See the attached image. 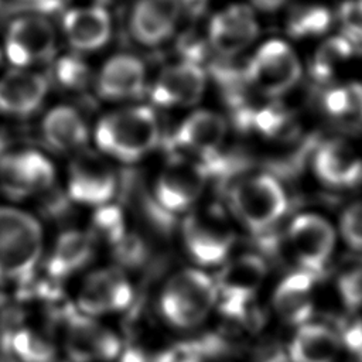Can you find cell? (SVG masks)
Masks as SVG:
<instances>
[{
	"mask_svg": "<svg viewBox=\"0 0 362 362\" xmlns=\"http://www.w3.org/2000/svg\"><path fill=\"white\" fill-rule=\"evenodd\" d=\"M92 136L99 153L106 158L133 164L156 148L160 124L151 107L126 106L102 116Z\"/></svg>",
	"mask_w": 362,
	"mask_h": 362,
	"instance_id": "obj_1",
	"label": "cell"
},
{
	"mask_svg": "<svg viewBox=\"0 0 362 362\" xmlns=\"http://www.w3.org/2000/svg\"><path fill=\"white\" fill-rule=\"evenodd\" d=\"M216 301V283L198 267L173 273L158 294L161 317L177 329H192L201 325Z\"/></svg>",
	"mask_w": 362,
	"mask_h": 362,
	"instance_id": "obj_2",
	"label": "cell"
},
{
	"mask_svg": "<svg viewBox=\"0 0 362 362\" xmlns=\"http://www.w3.org/2000/svg\"><path fill=\"white\" fill-rule=\"evenodd\" d=\"M44 255V232L30 212L0 205V279L18 280L34 272Z\"/></svg>",
	"mask_w": 362,
	"mask_h": 362,
	"instance_id": "obj_3",
	"label": "cell"
},
{
	"mask_svg": "<svg viewBox=\"0 0 362 362\" xmlns=\"http://www.w3.org/2000/svg\"><path fill=\"white\" fill-rule=\"evenodd\" d=\"M206 180L208 171L201 161L177 153L168 157L154 175V202L167 214L189 212L199 199Z\"/></svg>",
	"mask_w": 362,
	"mask_h": 362,
	"instance_id": "obj_4",
	"label": "cell"
},
{
	"mask_svg": "<svg viewBox=\"0 0 362 362\" xmlns=\"http://www.w3.org/2000/svg\"><path fill=\"white\" fill-rule=\"evenodd\" d=\"M79 314L103 320L123 313L134 298L130 276L119 266H100L89 270L76 288Z\"/></svg>",
	"mask_w": 362,
	"mask_h": 362,
	"instance_id": "obj_5",
	"label": "cell"
},
{
	"mask_svg": "<svg viewBox=\"0 0 362 362\" xmlns=\"http://www.w3.org/2000/svg\"><path fill=\"white\" fill-rule=\"evenodd\" d=\"M233 232L216 208L191 209L181 223V240L189 259L198 266L223 262L233 245Z\"/></svg>",
	"mask_w": 362,
	"mask_h": 362,
	"instance_id": "obj_6",
	"label": "cell"
},
{
	"mask_svg": "<svg viewBox=\"0 0 362 362\" xmlns=\"http://www.w3.org/2000/svg\"><path fill=\"white\" fill-rule=\"evenodd\" d=\"M229 204L242 223L255 232L270 228L287 209L281 185L266 174L238 181L230 188Z\"/></svg>",
	"mask_w": 362,
	"mask_h": 362,
	"instance_id": "obj_7",
	"label": "cell"
},
{
	"mask_svg": "<svg viewBox=\"0 0 362 362\" xmlns=\"http://www.w3.org/2000/svg\"><path fill=\"white\" fill-rule=\"evenodd\" d=\"M117 188L116 171L103 154L83 150L66 170V194L79 205L93 209L112 202Z\"/></svg>",
	"mask_w": 362,
	"mask_h": 362,
	"instance_id": "obj_8",
	"label": "cell"
},
{
	"mask_svg": "<svg viewBox=\"0 0 362 362\" xmlns=\"http://www.w3.org/2000/svg\"><path fill=\"white\" fill-rule=\"evenodd\" d=\"M57 33L48 18L25 14L14 18L4 34L3 52L6 59L18 69H30L55 55Z\"/></svg>",
	"mask_w": 362,
	"mask_h": 362,
	"instance_id": "obj_9",
	"label": "cell"
},
{
	"mask_svg": "<svg viewBox=\"0 0 362 362\" xmlns=\"http://www.w3.org/2000/svg\"><path fill=\"white\" fill-rule=\"evenodd\" d=\"M301 66L291 48L279 40L263 44L249 61L245 76L249 85L266 96H279L293 88Z\"/></svg>",
	"mask_w": 362,
	"mask_h": 362,
	"instance_id": "obj_10",
	"label": "cell"
},
{
	"mask_svg": "<svg viewBox=\"0 0 362 362\" xmlns=\"http://www.w3.org/2000/svg\"><path fill=\"white\" fill-rule=\"evenodd\" d=\"M54 181L55 167L38 150L11 151L0 158V189L14 199L41 194Z\"/></svg>",
	"mask_w": 362,
	"mask_h": 362,
	"instance_id": "obj_11",
	"label": "cell"
},
{
	"mask_svg": "<svg viewBox=\"0 0 362 362\" xmlns=\"http://www.w3.org/2000/svg\"><path fill=\"white\" fill-rule=\"evenodd\" d=\"M62 346L74 362H112L122 351V341L103 320L79 314L65 327Z\"/></svg>",
	"mask_w": 362,
	"mask_h": 362,
	"instance_id": "obj_12",
	"label": "cell"
},
{
	"mask_svg": "<svg viewBox=\"0 0 362 362\" xmlns=\"http://www.w3.org/2000/svg\"><path fill=\"white\" fill-rule=\"evenodd\" d=\"M206 78L202 68L191 61L164 66L150 88V99L160 107L192 106L204 95Z\"/></svg>",
	"mask_w": 362,
	"mask_h": 362,
	"instance_id": "obj_13",
	"label": "cell"
},
{
	"mask_svg": "<svg viewBox=\"0 0 362 362\" xmlns=\"http://www.w3.org/2000/svg\"><path fill=\"white\" fill-rule=\"evenodd\" d=\"M267 267L255 255H243L230 262L221 273L216 290L223 310L230 315H242L249 300L260 287Z\"/></svg>",
	"mask_w": 362,
	"mask_h": 362,
	"instance_id": "obj_14",
	"label": "cell"
},
{
	"mask_svg": "<svg viewBox=\"0 0 362 362\" xmlns=\"http://www.w3.org/2000/svg\"><path fill=\"white\" fill-rule=\"evenodd\" d=\"M226 134L223 117L211 110H195L188 115L173 134L178 154L202 158V165L218 156Z\"/></svg>",
	"mask_w": 362,
	"mask_h": 362,
	"instance_id": "obj_15",
	"label": "cell"
},
{
	"mask_svg": "<svg viewBox=\"0 0 362 362\" xmlns=\"http://www.w3.org/2000/svg\"><path fill=\"white\" fill-rule=\"evenodd\" d=\"M181 13V0H137L130 11V34L141 45L157 47L173 35Z\"/></svg>",
	"mask_w": 362,
	"mask_h": 362,
	"instance_id": "obj_16",
	"label": "cell"
},
{
	"mask_svg": "<svg viewBox=\"0 0 362 362\" xmlns=\"http://www.w3.org/2000/svg\"><path fill=\"white\" fill-rule=\"evenodd\" d=\"M288 239L297 259L310 272L324 267L335 245L332 226L314 214L294 218L288 228Z\"/></svg>",
	"mask_w": 362,
	"mask_h": 362,
	"instance_id": "obj_17",
	"label": "cell"
},
{
	"mask_svg": "<svg viewBox=\"0 0 362 362\" xmlns=\"http://www.w3.org/2000/svg\"><path fill=\"white\" fill-rule=\"evenodd\" d=\"M146 66L136 55L116 54L100 66L96 76V92L110 102L139 98L146 90Z\"/></svg>",
	"mask_w": 362,
	"mask_h": 362,
	"instance_id": "obj_18",
	"label": "cell"
},
{
	"mask_svg": "<svg viewBox=\"0 0 362 362\" xmlns=\"http://www.w3.org/2000/svg\"><path fill=\"white\" fill-rule=\"evenodd\" d=\"M62 33L78 52L100 49L112 35V20L102 4L72 7L62 17Z\"/></svg>",
	"mask_w": 362,
	"mask_h": 362,
	"instance_id": "obj_19",
	"label": "cell"
},
{
	"mask_svg": "<svg viewBox=\"0 0 362 362\" xmlns=\"http://www.w3.org/2000/svg\"><path fill=\"white\" fill-rule=\"evenodd\" d=\"M47 93L48 81L44 75L14 68L0 76V113L28 116L41 106Z\"/></svg>",
	"mask_w": 362,
	"mask_h": 362,
	"instance_id": "obj_20",
	"label": "cell"
},
{
	"mask_svg": "<svg viewBox=\"0 0 362 362\" xmlns=\"http://www.w3.org/2000/svg\"><path fill=\"white\" fill-rule=\"evenodd\" d=\"M257 24L246 6H230L215 14L209 23V42L222 55H235L257 35Z\"/></svg>",
	"mask_w": 362,
	"mask_h": 362,
	"instance_id": "obj_21",
	"label": "cell"
},
{
	"mask_svg": "<svg viewBox=\"0 0 362 362\" xmlns=\"http://www.w3.org/2000/svg\"><path fill=\"white\" fill-rule=\"evenodd\" d=\"M44 141L55 151L78 154L85 150L89 129L81 113L66 105L49 109L41 122Z\"/></svg>",
	"mask_w": 362,
	"mask_h": 362,
	"instance_id": "obj_22",
	"label": "cell"
},
{
	"mask_svg": "<svg viewBox=\"0 0 362 362\" xmlns=\"http://www.w3.org/2000/svg\"><path fill=\"white\" fill-rule=\"evenodd\" d=\"M95 245L88 230L68 229L62 232L47 256L48 272L57 277H69L81 272L92 259Z\"/></svg>",
	"mask_w": 362,
	"mask_h": 362,
	"instance_id": "obj_23",
	"label": "cell"
},
{
	"mask_svg": "<svg viewBox=\"0 0 362 362\" xmlns=\"http://www.w3.org/2000/svg\"><path fill=\"white\" fill-rule=\"evenodd\" d=\"M314 168L327 184L349 187L359 180L362 165L354 150L341 141L325 143L315 154Z\"/></svg>",
	"mask_w": 362,
	"mask_h": 362,
	"instance_id": "obj_24",
	"label": "cell"
},
{
	"mask_svg": "<svg viewBox=\"0 0 362 362\" xmlns=\"http://www.w3.org/2000/svg\"><path fill=\"white\" fill-rule=\"evenodd\" d=\"M276 313L288 324H305L313 314V280L305 272L287 276L276 288Z\"/></svg>",
	"mask_w": 362,
	"mask_h": 362,
	"instance_id": "obj_25",
	"label": "cell"
},
{
	"mask_svg": "<svg viewBox=\"0 0 362 362\" xmlns=\"http://www.w3.org/2000/svg\"><path fill=\"white\" fill-rule=\"evenodd\" d=\"M339 351L337 334L321 324H303L290 344L293 362H337Z\"/></svg>",
	"mask_w": 362,
	"mask_h": 362,
	"instance_id": "obj_26",
	"label": "cell"
},
{
	"mask_svg": "<svg viewBox=\"0 0 362 362\" xmlns=\"http://www.w3.org/2000/svg\"><path fill=\"white\" fill-rule=\"evenodd\" d=\"M10 352L18 362H54L57 346L41 329L17 328L8 339Z\"/></svg>",
	"mask_w": 362,
	"mask_h": 362,
	"instance_id": "obj_27",
	"label": "cell"
},
{
	"mask_svg": "<svg viewBox=\"0 0 362 362\" xmlns=\"http://www.w3.org/2000/svg\"><path fill=\"white\" fill-rule=\"evenodd\" d=\"M93 242L117 245L126 238V221L122 209L112 202L95 209L90 229L88 230Z\"/></svg>",
	"mask_w": 362,
	"mask_h": 362,
	"instance_id": "obj_28",
	"label": "cell"
},
{
	"mask_svg": "<svg viewBox=\"0 0 362 362\" xmlns=\"http://www.w3.org/2000/svg\"><path fill=\"white\" fill-rule=\"evenodd\" d=\"M349 41L342 37H332L327 40L315 52L311 64V75L317 81H327L332 76L337 66L346 61L352 54Z\"/></svg>",
	"mask_w": 362,
	"mask_h": 362,
	"instance_id": "obj_29",
	"label": "cell"
},
{
	"mask_svg": "<svg viewBox=\"0 0 362 362\" xmlns=\"http://www.w3.org/2000/svg\"><path fill=\"white\" fill-rule=\"evenodd\" d=\"M331 14L320 6L297 7L291 11L287 20V31L293 37L320 35L329 28Z\"/></svg>",
	"mask_w": 362,
	"mask_h": 362,
	"instance_id": "obj_30",
	"label": "cell"
},
{
	"mask_svg": "<svg viewBox=\"0 0 362 362\" xmlns=\"http://www.w3.org/2000/svg\"><path fill=\"white\" fill-rule=\"evenodd\" d=\"M54 79L65 90H82L90 79V69L79 55L66 54L55 61Z\"/></svg>",
	"mask_w": 362,
	"mask_h": 362,
	"instance_id": "obj_31",
	"label": "cell"
},
{
	"mask_svg": "<svg viewBox=\"0 0 362 362\" xmlns=\"http://www.w3.org/2000/svg\"><path fill=\"white\" fill-rule=\"evenodd\" d=\"M325 110L337 117L356 116L358 83L331 89L324 98Z\"/></svg>",
	"mask_w": 362,
	"mask_h": 362,
	"instance_id": "obj_32",
	"label": "cell"
},
{
	"mask_svg": "<svg viewBox=\"0 0 362 362\" xmlns=\"http://www.w3.org/2000/svg\"><path fill=\"white\" fill-rule=\"evenodd\" d=\"M341 232L349 246L362 249V204H355L344 212Z\"/></svg>",
	"mask_w": 362,
	"mask_h": 362,
	"instance_id": "obj_33",
	"label": "cell"
},
{
	"mask_svg": "<svg viewBox=\"0 0 362 362\" xmlns=\"http://www.w3.org/2000/svg\"><path fill=\"white\" fill-rule=\"evenodd\" d=\"M339 291L345 304L351 308L362 305V270L346 272L339 279Z\"/></svg>",
	"mask_w": 362,
	"mask_h": 362,
	"instance_id": "obj_34",
	"label": "cell"
},
{
	"mask_svg": "<svg viewBox=\"0 0 362 362\" xmlns=\"http://www.w3.org/2000/svg\"><path fill=\"white\" fill-rule=\"evenodd\" d=\"M339 18L344 25V34L362 35V7L356 0H348L342 3L339 8Z\"/></svg>",
	"mask_w": 362,
	"mask_h": 362,
	"instance_id": "obj_35",
	"label": "cell"
},
{
	"mask_svg": "<svg viewBox=\"0 0 362 362\" xmlns=\"http://www.w3.org/2000/svg\"><path fill=\"white\" fill-rule=\"evenodd\" d=\"M25 1L40 11H48V10L57 8L62 0H25Z\"/></svg>",
	"mask_w": 362,
	"mask_h": 362,
	"instance_id": "obj_36",
	"label": "cell"
},
{
	"mask_svg": "<svg viewBox=\"0 0 362 362\" xmlns=\"http://www.w3.org/2000/svg\"><path fill=\"white\" fill-rule=\"evenodd\" d=\"M286 0H253V3L263 10H274L280 7Z\"/></svg>",
	"mask_w": 362,
	"mask_h": 362,
	"instance_id": "obj_37",
	"label": "cell"
},
{
	"mask_svg": "<svg viewBox=\"0 0 362 362\" xmlns=\"http://www.w3.org/2000/svg\"><path fill=\"white\" fill-rule=\"evenodd\" d=\"M344 37L349 41V44L352 47V51H356V52L362 54V35H351V37L344 35Z\"/></svg>",
	"mask_w": 362,
	"mask_h": 362,
	"instance_id": "obj_38",
	"label": "cell"
},
{
	"mask_svg": "<svg viewBox=\"0 0 362 362\" xmlns=\"http://www.w3.org/2000/svg\"><path fill=\"white\" fill-rule=\"evenodd\" d=\"M98 1V4H100V3H106V1H110V0H96Z\"/></svg>",
	"mask_w": 362,
	"mask_h": 362,
	"instance_id": "obj_39",
	"label": "cell"
},
{
	"mask_svg": "<svg viewBox=\"0 0 362 362\" xmlns=\"http://www.w3.org/2000/svg\"><path fill=\"white\" fill-rule=\"evenodd\" d=\"M184 362H197V361H184Z\"/></svg>",
	"mask_w": 362,
	"mask_h": 362,
	"instance_id": "obj_40",
	"label": "cell"
}]
</instances>
